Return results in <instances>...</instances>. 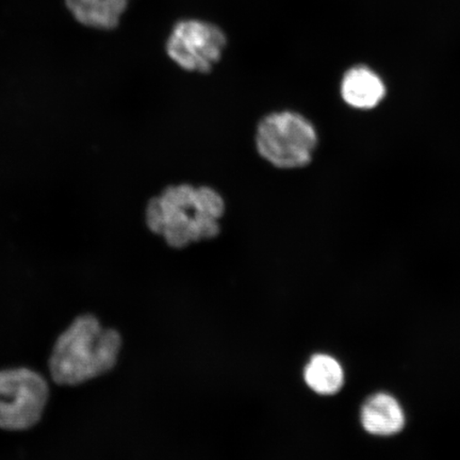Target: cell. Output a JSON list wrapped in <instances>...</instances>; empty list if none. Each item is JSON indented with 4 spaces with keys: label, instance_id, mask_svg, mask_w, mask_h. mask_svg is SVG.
I'll use <instances>...</instances> for the list:
<instances>
[{
    "label": "cell",
    "instance_id": "obj_1",
    "mask_svg": "<svg viewBox=\"0 0 460 460\" xmlns=\"http://www.w3.org/2000/svg\"><path fill=\"white\" fill-rule=\"evenodd\" d=\"M226 211V199L215 188L177 183L148 201L146 221L171 249L182 250L217 238Z\"/></svg>",
    "mask_w": 460,
    "mask_h": 460
},
{
    "label": "cell",
    "instance_id": "obj_2",
    "mask_svg": "<svg viewBox=\"0 0 460 460\" xmlns=\"http://www.w3.org/2000/svg\"><path fill=\"white\" fill-rule=\"evenodd\" d=\"M122 337L105 329L95 315L83 314L61 333L49 358V371L62 386H77L111 371L117 365Z\"/></svg>",
    "mask_w": 460,
    "mask_h": 460
},
{
    "label": "cell",
    "instance_id": "obj_3",
    "mask_svg": "<svg viewBox=\"0 0 460 460\" xmlns=\"http://www.w3.org/2000/svg\"><path fill=\"white\" fill-rule=\"evenodd\" d=\"M318 144L314 125L297 111H274L264 115L257 125V153L276 169L305 168L312 164Z\"/></svg>",
    "mask_w": 460,
    "mask_h": 460
},
{
    "label": "cell",
    "instance_id": "obj_4",
    "mask_svg": "<svg viewBox=\"0 0 460 460\" xmlns=\"http://www.w3.org/2000/svg\"><path fill=\"white\" fill-rule=\"evenodd\" d=\"M49 383L28 367L0 370V429L27 430L42 419Z\"/></svg>",
    "mask_w": 460,
    "mask_h": 460
},
{
    "label": "cell",
    "instance_id": "obj_5",
    "mask_svg": "<svg viewBox=\"0 0 460 460\" xmlns=\"http://www.w3.org/2000/svg\"><path fill=\"white\" fill-rule=\"evenodd\" d=\"M227 43L226 33L211 22H178L166 42V54L187 72L207 74L221 60Z\"/></svg>",
    "mask_w": 460,
    "mask_h": 460
},
{
    "label": "cell",
    "instance_id": "obj_6",
    "mask_svg": "<svg viewBox=\"0 0 460 460\" xmlns=\"http://www.w3.org/2000/svg\"><path fill=\"white\" fill-rule=\"evenodd\" d=\"M360 422L369 434L393 436L404 428L405 415L394 396L379 393L371 395L362 405Z\"/></svg>",
    "mask_w": 460,
    "mask_h": 460
},
{
    "label": "cell",
    "instance_id": "obj_7",
    "mask_svg": "<svg viewBox=\"0 0 460 460\" xmlns=\"http://www.w3.org/2000/svg\"><path fill=\"white\" fill-rule=\"evenodd\" d=\"M386 95V86L381 77L365 66L350 67L341 82V96L355 109L376 108Z\"/></svg>",
    "mask_w": 460,
    "mask_h": 460
},
{
    "label": "cell",
    "instance_id": "obj_8",
    "mask_svg": "<svg viewBox=\"0 0 460 460\" xmlns=\"http://www.w3.org/2000/svg\"><path fill=\"white\" fill-rule=\"evenodd\" d=\"M66 4L80 24L102 31L117 27L128 7L119 0H66Z\"/></svg>",
    "mask_w": 460,
    "mask_h": 460
},
{
    "label": "cell",
    "instance_id": "obj_9",
    "mask_svg": "<svg viewBox=\"0 0 460 460\" xmlns=\"http://www.w3.org/2000/svg\"><path fill=\"white\" fill-rule=\"evenodd\" d=\"M304 381L314 393L332 395L344 384L343 367L336 358L327 354H315L304 369Z\"/></svg>",
    "mask_w": 460,
    "mask_h": 460
},
{
    "label": "cell",
    "instance_id": "obj_10",
    "mask_svg": "<svg viewBox=\"0 0 460 460\" xmlns=\"http://www.w3.org/2000/svg\"><path fill=\"white\" fill-rule=\"evenodd\" d=\"M120 3L128 4L129 3V0H119Z\"/></svg>",
    "mask_w": 460,
    "mask_h": 460
}]
</instances>
